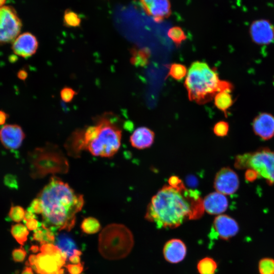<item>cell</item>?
Listing matches in <instances>:
<instances>
[{
  "label": "cell",
  "mask_w": 274,
  "mask_h": 274,
  "mask_svg": "<svg viewBox=\"0 0 274 274\" xmlns=\"http://www.w3.org/2000/svg\"><path fill=\"white\" fill-rule=\"evenodd\" d=\"M205 211L203 199L184 182L176 187L164 186L152 198L145 218L158 229H175L187 219L195 220Z\"/></svg>",
  "instance_id": "cell-1"
},
{
  "label": "cell",
  "mask_w": 274,
  "mask_h": 274,
  "mask_svg": "<svg viewBox=\"0 0 274 274\" xmlns=\"http://www.w3.org/2000/svg\"><path fill=\"white\" fill-rule=\"evenodd\" d=\"M38 197L43 206L42 226L53 232H69L74 228L77 214L84 205L82 195L77 194L66 183L53 176Z\"/></svg>",
  "instance_id": "cell-2"
},
{
  "label": "cell",
  "mask_w": 274,
  "mask_h": 274,
  "mask_svg": "<svg viewBox=\"0 0 274 274\" xmlns=\"http://www.w3.org/2000/svg\"><path fill=\"white\" fill-rule=\"evenodd\" d=\"M122 131L116 119L108 114L95 120L94 125L73 133L65 144L69 155L79 157L87 151L95 157H112L119 151Z\"/></svg>",
  "instance_id": "cell-3"
},
{
  "label": "cell",
  "mask_w": 274,
  "mask_h": 274,
  "mask_svg": "<svg viewBox=\"0 0 274 274\" xmlns=\"http://www.w3.org/2000/svg\"><path fill=\"white\" fill-rule=\"evenodd\" d=\"M189 99L199 104L211 101L221 91H231L233 85L219 79L217 72L207 63L196 62L191 65L185 81Z\"/></svg>",
  "instance_id": "cell-4"
},
{
  "label": "cell",
  "mask_w": 274,
  "mask_h": 274,
  "mask_svg": "<svg viewBox=\"0 0 274 274\" xmlns=\"http://www.w3.org/2000/svg\"><path fill=\"white\" fill-rule=\"evenodd\" d=\"M31 176L40 179L49 174H66L69 169L66 157L56 145L48 144L28 154Z\"/></svg>",
  "instance_id": "cell-5"
},
{
  "label": "cell",
  "mask_w": 274,
  "mask_h": 274,
  "mask_svg": "<svg viewBox=\"0 0 274 274\" xmlns=\"http://www.w3.org/2000/svg\"><path fill=\"white\" fill-rule=\"evenodd\" d=\"M134 244L132 233L123 225H109L99 235V252L103 258L109 260L125 258L131 252Z\"/></svg>",
  "instance_id": "cell-6"
},
{
  "label": "cell",
  "mask_w": 274,
  "mask_h": 274,
  "mask_svg": "<svg viewBox=\"0 0 274 274\" xmlns=\"http://www.w3.org/2000/svg\"><path fill=\"white\" fill-rule=\"evenodd\" d=\"M235 167L240 170H253L264 178L268 185L274 184V152L268 148L237 156Z\"/></svg>",
  "instance_id": "cell-7"
},
{
  "label": "cell",
  "mask_w": 274,
  "mask_h": 274,
  "mask_svg": "<svg viewBox=\"0 0 274 274\" xmlns=\"http://www.w3.org/2000/svg\"><path fill=\"white\" fill-rule=\"evenodd\" d=\"M22 23L12 7H0V45L12 42L21 33Z\"/></svg>",
  "instance_id": "cell-8"
},
{
  "label": "cell",
  "mask_w": 274,
  "mask_h": 274,
  "mask_svg": "<svg viewBox=\"0 0 274 274\" xmlns=\"http://www.w3.org/2000/svg\"><path fill=\"white\" fill-rule=\"evenodd\" d=\"M238 223L232 217L225 214L219 215L214 219L210 233V237H219L228 241L239 233Z\"/></svg>",
  "instance_id": "cell-9"
},
{
  "label": "cell",
  "mask_w": 274,
  "mask_h": 274,
  "mask_svg": "<svg viewBox=\"0 0 274 274\" xmlns=\"http://www.w3.org/2000/svg\"><path fill=\"white\" fill-rule=\"evenodd\" d=\"M240 181L238 176L229 167H225L216 174L214 181V188L216 192L225 195H231L239 189Z\"/></svg>",
  "instance_id": "cell-10"
},
{
  "label": "cell",
  "mask_w": 274,
  "mask_h": 274,
  "mask_svg": "<svg viewBox=\"0 0 274 274\" xmlns=\"http://www.w3.org/2000/svg\"><path fill=\"white\" fill-rule=\"evenodd\" d=\"M146 14L153 17L156 23H161L171 14L170 0H139Z\"/></svg>",
  "instance_id": "cell-11"
},
{
  "label": "cell",
  "mask_w": 274,
  "mask_h": 274,
  "mask_svg": "<svg viewBox=\"0 0 274 274\" xmlns=\"http://www.w3.org/2000/svg\"><path fill=\"white\" fill-rule=\"evenodd\" d=\"M38 39L31 33L20 35L12 42L11 49L15 55L27 59L33 56L39 48Z\"/></svg>",
  "instance_id": "cell-12"
},
{
  "label": "cell",
  "mask_w": 274,
  "mask_h": 274,
  "mask_svg": "<svg viewBox=\"0 0 274 274\" xmlns=\"http://www.w3.org/2000/svg\"><path fill=\"white\" fill-rule=\"evenodd\" d=\"M250 35L253 42L260 45H269L274 41V26L270 21H254L250 27Z\"/></svg>",
  "instance_id": "cell-13"
},
{
  "label": "cell",
  "mask_w": 274,
  "mask_h": 274,
  "mask_svg": "<svg viewBox=\"0 0 274 274\" xmlns=\"http://www.w3.org/2000/svg\"><path fill=\"white\" fill-rule=\"evenodd\" d=\"M25 138L22 128L17 124L5 125L0 130V141L8 150L19 149Z\"/></svg>",
  "instance_id": "cell-14"
},
{
  "label": "cell",
  "mask_w": 274,
  "mask_h": 274,
  "mask_svg": "<svg viewBox=\"0 0 274 274\" xmlns=\"http://www.w3.org/2000/svg\"><path fill=\"white\" fill-rule=\"evenodd\" d=\"M252 128L256 135L264 140H268L274 136V117L269 113H262L253 121Z\"/></svg>",
  "instance_id": "cell-15"
},
{
  "label": "cell",
  "mask_w": 274,
  "mask_h": 274,
  "mask_svg": "<svg viewBox=\"0 0 274 274\" xmlns=\"http://www.w3.org/2000/svg\"><path fill=\"white\" fill-rule=\"evenodd\" d=\"M187 253L185 243L178 239H172L164 244L163 254L164 259L172 264H177L185 259Z\"/></svg>",
  "instance_id": "cell-16"
},
{
  "label": "cell",
  "mask_w": 274,
  "mask_h": 274,
  "mask_svg": "<svg viewBox=\"0 0 274 274\" xmlns=\"http://www.w3.org/2000/svg\"><path fill=\"white\" fill-rule=\"evenodd\" d=\"M205 211L211 215H221L226 212L229 202L226 195L216 192L208 194L203 199Z\"/></svg>",
  "instance_id": "cell-17"
},
{
  "label": "cell",
  "mask_w": 274,
  "mask_h": 274,
  "mask_svg": "<svg viewBox=\"0 0 274 274\" xmlns=\"http://www.w3.org/2000/svg\"><path fill=\"white\" fill-rule=\"evenodd\" d=\"M155 133L146 127L138 128L130 137V142L133 148L138 150L148 149L153 144Z\"/></svg>",
  "instance_id": "cell-18"
},
{
  "label": "cell",
  "mask_w": 274,
  "mask_h": 274,
  "mask_svg": "<svg viewBox=\"0 0 274 274\" xmlns=\"http://www.w3.org/2000/svg\"><path fill=\"white\" fill-rule=\"evenodd\" d=\"M37 273H46L56 274L61 268L53 255L39 253L37 255V262L35 266L32 267Z\"/></svg>",
  "instance_id": "cell-19"
},
{
  "label": "cell",
  "mask_w": 274,
  "mask_h": 274,
  "mask_svg": "<svg viewBox=\"0 0 274 274\" xmlns=\"http://www.w3.org/2000/svg\"><path fill=\"white\" fill-rule=\"evenodd\" d=\"M57 246L63 253L67 255L68 258L74 255L75 250L77 249V246L74 240L69 235L65 233L58 235Z\"/></svg>",
  "instance_id": "cell-20"
},
{
  "label": "cell",
  "mask_w": 274,
  "mask_h": 274,
  "mask_svg": "<svg viewBox=\"0 0 274 274\" xmlns=\"http://www.w3.org/2000/svg\"><path fill=\"white\" fill-rule=\"evenodd\" d=\"M230 91H223L218 93L214 97L216 107L227 116L228 110L233 105L234 101Z\"/></svg>",
  "instance_id": "cell-21"
},
{
  "label": "cell",
  "mask_w": 274,
  "mask_h": 274,
  "mask_svg": "<svg viewBox=\"0 0 274 274\" xmlns=\"http://www.w3.org/2000/svg\"><path fill=\"white\" fill-rule=\"evenodd\" d=\"M217 268L216 262L211 258H205L200 260L197 265L199 274H215Z\"/></svg>",
  "instance_id": "cell-22"
},
{
  "label": "cell",
  "mask_w": 274,
  "mask_h": 274,
  "mask_svg": "<svg viewBox=\"0 0 274 274\" xmlns=\"http://www.w3.org/2000/svg\"><path fill=\"white\" fill-rule=\"evenodd\" d=\"M11 233L16 241L22 245H24L27 241L29 234L27 228L21 224L13 225Z\"/></svg>",
  "instance_id": "cell-23"
},
{
  "label": "cell",
  "mask_w": 274,
  "mask_h": 274,
  "mask_svg": "<svg viewBox=\"0 0 274 274\" xmlns=\"http://www.w3.org/2000/svg\"><path fill=\"white\" fill-rule=\"evenodd\" d=\"M80 228L85 234H94L100 231L101 226L96 218L90 217L84 219Z\"/></svg>",
  "instance_id": "cell-24"
},
{
  "label": "cell",
  "mask_w": 274,
  "mask_h": 274,
  "mask_svg": "<svg viewBox=\"0 0 274 274\" xmlns=\"http://www.w3.org/2000/svg\"><path fill=\"white\" fill-rule=\"evenodd\" d=\"M132 63L137 66H145L149 63L150 52L145 49L135 50L132 52Z\"/></svg>",
  "instance_id": "cell-25"
},
{
  "label": "cell",
  "mask_w": 274,
  "mask_h": 274,
  "mask_svg": "<svg viewBox=\"0 0 274 274\" xmlns=\"http://www.w3.org/2000/svg\"><path fill=\"white\" fill-rule=\"evenodd\" d=\"M64 24L69 28H77L81 24L80 15L75 11L67 10L64 15Z\"/></svg>",
  "instance_id": "cell-26"
},
{
  "label": "cell",
  "mask_w": 274,
  "mask_h": 274,
  "mask_svg": "<svg viewBox=\"0 0 274 274\" xmlns=\"http://www.w3.org/2000/svg\"><path fill=\"white\" fill-rule=\"evenodd\" d=\"M168 35L177 46H180L183 41L187 39V36L184 31L179 27L171 28L168 32Z\"/></svg>",
  "instance_id": "cell-27"
},
{
  "label": "cell",
  "mask_w": 274,
  "mask_h": 274,
  "mask_svg": "<svg viewBox=\"0 0 274 274\" xmlns=\"http://www.w3.org/2000/svg\"><path fill=\"white\" fill-rule=\"evenodd\" d=\"M169 68V76L177 80L182 79L187 74V68L181 64H173Z\"/></svg>",
  "instance_id": "cell-28"
},
{
  "label": "cell",
  "mask_w": 274,
  "mask_h": 274,
  "mask_svg": "<svg viewBox=\"0 0 274 274\" xmlns=\"http://www.w3.org/2000/svg\"><path fill=\"white\" fill-rule=\"evenodd\" d=\"M258 270L260 274H274V259H262L258 264Z\"/></svg>",
  "instance_id": "cell-29"
},
{
  "label": "cell",
  "mask_w": 274,
  "mask_h": 274,
  "mask_svg": "<svg viewBox=\"0 0 274 274\" xmlns=\"http://www.w3.org/2000/svg\"><path fill=\"white\" fill-rule=\"evenodd\" d=\"M25 211L21 206H12L8 213L9 218L11 221L20 223L24 219Z\"/></svg>",
  "instance_id": "cell-30"
},
{
  "label": "cell",
  "mask_w": 274,
  "mask_h": 274,
  "mask_svg": "<svg viewBox=\"0 0 274 274\" xmlns=\"http://www.w3.org/2000/svg\"><path fill=\"white\" fill-rule=\"evenodd\" d=\"M229 131V124L228 122L221 121L217 122L214 126L213 132L218 137L226 136Z\"/></svg>",
  "instance_id": "cell-31"
},
{
  "label": "cell",
  "mask_w": 274,
  "mask_h": 274,
  "mask_svg": "<svg viewBox=\"0 0 274 274\" xmlns=\"http://www.w3.org/2000/svg\"><path fill=\"white\" fill-rule=\"evenodd\" d=\"M76 94V91L70 87H64L61 91V97L66 103L71 102Z\"/></svg>",
  "instance_id": "cell-32"
},
{
  "label": "cell",
  "mask_w": 274,
  "mask_h": 274,
  "mask_svg": "<svg viewBox=\"0 0 274 274\" xmlns=\"http://www.w3.org/2000/svg\"><path fill=\"white\" fill-rule=\"evenodd\" d=\"M27 210L34 214H42L43 212V206L41 199L39 197L35 198Z\"/></svg>",
  "instance_id": "cell-33"
},
{
  "label": "cell",
  "mask_w": 274,
  "mask_h": 274,
  "mask_svg": "<svg viewBox=\"0 0 274 274\" xmlns=\"http://www.w3.org/2000/svg\"><path fill=\"white\" fill-rule=\"evenodd\" d=\"M27 252L23 247L15 249L12 253V258L14 262H23L26 258Z\"/></svg>",
  "instance_id": "cell-34"
},
{
  "label": "cell",
  "mask_w": 274,
  "mask_h": 274,
  "mask_svg": "<svg viewBox=\"0 0 274 274\" xmlns=\"http://www.w3.org/2000/svg\"><path fill=\"white\" fill-rule=\"evenodd\" d=\"M4 185L10 189L18 188V181L16 177L12 174L6 175L4 178Z\"/></svg>",
  "instance_id": "cell-35"
},
{
  "label": "cell",
  "mask_w": 274,
  "mask_h": 274,
  "mask_svg": "<svg viewBox=\"0 0 274 274\" xmlns=\"http://www.w3.org/2000/svg\"><path fill=\"white\" fill-rule=\"evenodd\" d=\"M60 249L57 246L51 243H46L41 245L40 250L41 253L49 255H53L58 252Z\"/></svg>",
  "instance_id": "cell-36"
},
{
  "label": "cell",
  "mask_w": 274,
  "mask_h": 274,
  "mask_svg": "<svg viewBox=\"0 0 274 274\" xmlns=\"http://www.w3.org/2000/svg\"><path fill=\"white\" fill-rule=\"evenodd\" d=\"M65 267L69 274H81L83 271V265L80 263L77 265H68Z\"/></svg>",
  "instance_id": "cell-37"
},
{
  "label": "cell",
  "mask_w": 274,
  "mask_h": 274,
  "mask_svg": "<svg viewBox=\"0 0 274 274\" xmlns=\"http://www.w3.org/2000/svg\"><path fill=\"white\" fill-rule=\"evenodd\" d=\"M33 240L40 242L41 245L44 244L45 238V231L44 229L39 228L35 231L33 235Z\"/></svg>",
  "instance_id": "cell-38"
},
{
  "label": "cell",
  "mask_w": 274,
  "mask_h": 274,
  "mask_svg": "<svg viewBox=\"0 0 274 274\" xmlns=\"http://www.w3.org/2000/svg\"><path fill=\"white\" fill-rule=\"evenodd\" d=\"M26 227L30 231H35L40 227V224L36 219H31V220L24 222Z\"/></svg>",
  "instance_id": "cell-39"
},
{
  "label": "cell",
  "mask_w": 274,
  "mask_h": 274,
  "mask_svg": "<svg viewBox=\"0 0 274 274\" xmlns=\"http://www.w3.org/2000/svg\"><path fill=\"white\" fill-rule=\"evenodd\" d=\"M259 175L254 171L248 169L245 174L246 179L248 181H253L258 178Z\"/></svg>",
  "instance_id": "cell-40"
},
{
  "label": "cell",
  "mask_w": 274,
  "mask_h": 274,
  "mask_svg": "<svg viewBox=\"0 0 274 274\" xmlns=\"http://www.w3.org/2000/svg\"><path fill=\"white\" fill-rule=\"evenodd\" d=\"M182 182L183 181L178 177L173 176L169 179L168 184L171 187H176Z\"/></svg>",
  "instance_id": "cell-41"
},
{
  "label": "cell",
  "mask_w": 274,
  "mask_h": 274,
  "mask_svg": "<svg viewBox=\"0 0 274 274\" xmlns=\"http://www.w3.org/2000/svg\"><path fill=\"white\" fill-rule=\"evenodd\" d=\"M9 115L2 111H0V126L3 125L6 122Z\"/></svg>",
  "instance_id": "cell-42"
},
{
  "label": "cell",
  "mask_w": 274,
  "mask_h": 274,
  "mask_svg": "<svg viewBox=\"0 0 274 274\" xmlns=\"http://www.w3.org/2000/svg\"><path fill=\"white\" fill-rule=\"evenodd\" d=\"M17 76L20 79L25 80L28 77V73L26 70L22 69L18 72Z\"/></svg>",
  "instance_id": "cell-43"
},
{
  "label": "cell",
  "mask_w": 274,
  "mask_h": 274,
  "mask_svg": "<svg viewBox=\"0 0 274 274\" xmlns=\"http://www.w3.org/2000/svg\"><path fill=\"white\" fill-rule=\"evenodd\" d=\"M37 216L35 214L32 212L31 211L27 210L25 211V215L24 217V222L31 220V219H36Z\"/></svg>",
  "instance_id": "cell-44"
},
{
  "label": "cell",
  "mask_w": 274,
  "mask_h": 274,
  "mask_svg": "<svg viewBox=\"0 0 274 274\" xmlns=\"http://www.w3.org/2000/svg\"><path fill=\"white\" fill-rule=\"evenodd\" d=\"M69 260L72 263L75 265L80 264L81 261L79 256L75 254L71 256L69 258Z\"/></svg>",
  "instance_id": "cell-45"
},
{
  "label": "cell",
  "mask_w": 274,
  "mask_h": 274,
  "mask_svg": "<svg viewBox=\"0 0 274 274\" xmlns=\"http://www.w3.org/2000/svg\"><path fill=\"white\" fill-rule=\"evenodd\" d=\"M37 262V255L34 254H32L30 256L29 258V265L32 267L35 266L36 263Z\"/></svg>",
  "instance_id": "cell-46"
},
{
  "label": "cell",
  "mask_w": 274,
  "mask_h": 274,
  "mask_svg": "<svg viewBox=\"0 0 274 274\" xmlns=\"http://www.w3.org/2000/svg\"><path fill=\"white\" fill-rule=\"evenodd\" d=\"M22 274H34V273L31 268L26 267L23 271Z\"/></svg>",
  "instance_id": "cell-47"
},
{
  "label": "cell",
  "mask_w": 274,
  "mask_h": 274,
  "mask_svg": "<svg viewBox=\"0 0 274 274\" xmlns=\"http://www.w3.org/2000/svg\"><path fill=\"white\" fill-rule=\"evenodd\" d=\"M30 250L34 253L38 252L39 251V248L38 246L33 245L30 248Z\"/></svg>",
  "instance_id": "cell-48"
},
{
  "label": "cell",
  "mask_w": 274,
  "mask_h": 274,
  "mask_svg": "<svg viewBox=\"0 0 274 274\" xmlns=\"http://www.w3.org/2000/svg\"><path fill=\"white\" fill-rule=\"evenodd\" d=\"M6 2V0H0V7L4 6Z\"/></svg>",
  "instance_id": "cell-49"
},
{
  "label": "cell",
  "mask_w": 274,
  "mask_h": 274,
  "mask_svg": "<svg viewBox=\"0 0 274 274\" xmlns=\"http://www.w3.org/2000/svg\"><path fill=\"white\" fill-rule=\"evenodd\" d=\"M74 254L80 256L82 254V252L79 250L76 249L74 251Z\"/></svg>",
  "instance_id": "cell-50"
},
{
  "label": "cell",
  "mask_w": 274,
  "mask_h": 274,
  "mask_svg": "<svg viewBox=\"0 0 274 274\" xmlns=\"http://www.w3.org/2000/svg\"><path fill=\"white\" fill-rule=\"evenodd\" d=\"M64 271H65L64 269L61 268L57 271L56 274H64Z\"/></svg>",
  "instance_id": "cell-51"
},
{
  "label": "cell",
  "mask_w": 274,
  "mask_h": 274,
  "mask_svg": "<svg viewBox=\"0 0 274 274\" xmlns=\"http://www.w3.org/2000/svg\"><path fill=\"white\" fill-rule=\"evenodd\" d=\"M47 274L45 273H41V274Z\"/></svg>",
  "instance_id": "cell-52"
},
{
  "label": "cell",
  "mask_w": 274,
  "mask_h": 274,
  "mask_svg": "<svg viewBox=\"0 0 274 274\" xmlns=\"http://www.w3.org/2000/svg\"></svg>",
  "instance_id": "cell-53"
}]
</instances>
